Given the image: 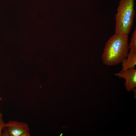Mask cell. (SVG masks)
I'll list each match as a JSON object with an SVG mask.
<instances>
[{"instance_id":"277c9868","label":"cell","mask_w":136,"mask_h":136,"mask_svg":"<svg viewBox=\"0 0 136 136\" xmlns=\"http://www.w3.org/2000/svg\"><path fill=\"white\" fill-rule=\"evenodd\" d=\"M114 75L120 78L125 80V86L127 91L133 90L136 87V70L134 69L126 70H121Z\"/></svg>"},{"instance_id":"5b68a950","label":"cell","mask_w":136,"mask_h":136,"mask_svg":"<svg viewBox=\"0 0 136 136\" xmlns=\"http://www.w3.org/2000/svg\"><path fill=\"white\" fill-rule=\"evenodd\" d=\"M136 64V53L130 51L128 53L125 60L122 62V70L134 69Z\"/></svg>"},{"instance_id":"6da1fadb","label":"cell","mask_w":136,"mask_h":136,"mask_svg":"<svg viewBox=\"0 0 136 136\" xmlns=\"http://www.w3.org/2000/svg\"><path fill=\"white\" fill-rule=\"evenodd\" d=\"M128 35L115 32L106 43L101 56L104 63L114 66L126 59L128 51Z\"/></svg>"},{"instance_id":"ba28073f","label":"cell","mask_w":136,"mask_h":136,"mask_svg":"<svg viewBox=\"0 0 136 136\" xmlns=\"http://www.w3.org/2000/svg\"><path fill=\"white\" fill-rule=\"evenodd\" d=\"M2 136H9L8 129L7 127H5L2 130Z\"/></svg>"},{"instance_id":"30bf717a","label":"cell","mask_w":136,"mask_h":136,"mask_svg":"<svg viewBox=\"0 0 136 136\" xmlns=\"http://www.w3.org/2000/svg\"><path fill=\"white\" fill-rule=\"evenodd\" d=\"M2 98L0 97V101L2 100Z\"/></svg>"},{"instance_id":"7a4b0ae2","label":"cell","mask_w":136,"mask_h":136,"mask_svg":"<svg viewBox=\"0 0 136 136\" xmlns=\"http://www.w3.org/2000/svg\"><path fill=\"white\" fill-rule=\"evenodd\" d=\"M134 0H121L115 14V32L128 35L133 24L135 13Z\"/></svg>"},{"instance_id":"52a82bcc","label":"cell","mask_w":136,"mask_h":136,"mask_svg":"<svg viewBox=\"0 0 136 136\" xmlns=\"http://www.w3.org/2000/svg\"><path fill=\"white\" fill-rule=\"evenodd\" d=\"M5 124L3 114L0 111V136H2V130L5 127Z\"/></svg>"},{"instance_id":"8992f818","label":"cell","mask_w":136,"mask_h":136,"mask_svg":"<svg viewBox=\"0 0 136 136\" xmlns=\"http://www.w3.org/2000/svg\"><path fill=\"white\" fill-rule=\"evenodd\" d=\"M128 48L132 52L136 53V29L134 31L129 44H128Z\"/></svg>"},{"instance_id":"3957f363","label":"cell","mask_w":136,"mask_h":136,"mask_svg":"<svg viewBox=\"0 0 136 136\" xmlns=\"http://www.w3.org/2000/svg\"><path fill=\"white\" fill-rule=\"evenodd\" d=\"M5 127L7 128L9 136H20L25 132L30 131L27 124L15 120H10L5 123Z\"/></svg>"},{"instance_id":"9c48e42d","label":"cell","mask_w":136,"mask_h":136,"mask_svg":"<svg viewBox=\"0 0 136 136\" xmlns=\"http://www.w3.org/2000/svg\"><path fill=\"white\" fill-rule=\"evenodd\" d=\"M29 132H26L22 133L20 136H30Z\"/></svg>"}]
</instances>
